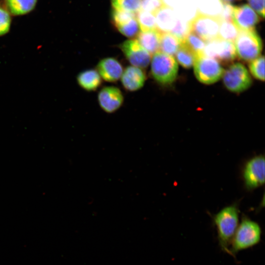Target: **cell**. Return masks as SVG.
Segmentation results:
<instances>
[{"instance_id": "6da1fadb", "label": "cell", "mask_w": 265, "mask_h": 265, "mask_svg": "<svg viewBox=\"0 0 265 265\" xmlns=\"http://www.w3.org/2000/svg\"><path fill=\"white\" fill-rule=\"evenodd\" d=\"M213 222L216 227L219 246L230 255L232 238L239 224V210L233 204L222 209L213 215Z\"/></svg>"}, {"instance_id": "7a4b0ae2", "label": "cell", "mask_w": 265, "mask_h": 265, "mask_svg": "<svg viewBox=\"0 0 265 265\" xmlns=\"http://www.w3.org/2000/svg\"><path fill=\"white\" fill-rule=\"evenodd\" d=\"M262 229L255 221L246 217L242 218L232 238L230 255L233 257L240 251L254 247L259 243Z\"/></svg>"}, {"instance_id": "3957f363", "label": "cell", "mask_w": 265, "mask_h": 265, "mask_svg": "<svg viewBox=\"0 0 265 265\" xmlns=\"http://www.w3.org/2000/svg\"><path fill=\"white\" fill-rule=\"evenodd\" d=\"M178 65L173 56L158 51L153 55L151 74L154 79L163 85L169 84L176 79Z\"/></svg>"}, {"instance_id": "277c9868", "label": "cell", "mask_w": 265, "mask_h": 265, "mask_svg": "<svg viewBox=\"0 0 265 265\" xmlns=\"http://www.w3.org/2000/svg\"><path fill=\"white\" fill-rule=\"evenodd\" d=\"M234 42L236 54L243 60L251 61L260 55L262 40L254 29L239 30Z\"/></svg>"}, {"instance_id": "5b68a950", "label": "cell", "mask_w": 265, "mask_h": 265, "mask_svg": "<svg viewBox=\"0 0 265 265\" xmlns=\"http://www.w3.org/2000/svg\"><path fill=\"white\" fill-rule=\"evenodd\" d=\"M193 66L196 78L205 84L216 82L223 76L225 71L217 60L203 54L198 56Z\"/></svg>"}, {"instance_id": "8992f818", "label": "cell", "mask_w": 265, "mask_h": 265, "mask_svg": "<svg viewBox=\"0 0 265 265\" xmlns=\"http://www.w3.org/2000/svg\"><path fill=\"white\" fill-rule=\"evenodd\" d=\"M223 82L226 88L233 92H241L252 83L250 76L244 65L240 63L232 64L224 71Z\"/></svg>"}, {"instance_id": "52a82bcc", "label": "cell", "mask_w": 265, "mask_h": 265, "mask_svg": "<svg viewBox=\"0 0 265 265\" xmlns=\"http://www.w3.org/2000/svg\"><path fill=\"white\" fill-rule=\"evenodd\" d=\"M219 18L197 14L190 23L192 32L205 41H209L218 37L220 24Z\"/></svg>"}, {"instance_id": "ba28073f", "label": "cell", "mask_w": 265, "mask_h": 265, "mask_svg": "<svg viewBox=\"0 0 265 265\" xmlns=\"http://www.w3.org/2000/svg\"><path fill=\"white\" fill-rule=\"evenodd\" d=\"M203 53L223 63L233 61L237 55L233 42L218 37L206 43Z\"/></svg>"}, {"instance_id": "9c48e42d", "label": "cell", "mask_w": 265, "mask_h": 265, "mask_svg": "<svg viewBox=\"0 0 265 265\" xmlns=\"http://www.w3.org/2000/svg\"><path fill=\"white\" fill-rule=\"evenodd\" d=\"M120 48L132 66L143 69L149 65L151 55L140 44L136 39L125 41L120 45Z\"/></svg>"}, {"instance_id": "30bf717a", "label": "cell", "mask_w": 265, "mask_h": 265, "mask_svg": "<svg viewBox=\"0 0 265 265\" xmlns=\"http://www.w3.org/2000/svg\"><path fill=\"white\" fill-rule=\"evenodd\" d=\"M243 178L246 187L249 189L255 188L264 184V156H256L247 161L243 170Z\"/></svg>"}, {"instance_id": "8fae6325", "label": "cell", "mask_w": 265, "mask_h": 265, "mask_svg": "<svg viewBox=\"0 0 265 265\" xmlns=\"http://www.w3.org/2000/svg\"><path fill=\"white\" fill-rule=\"evenodd\" d=\"M259 21V16L247 4L234 6L232 22L239 30L254 29Z\"/></svg>"}, {"instance_id": "7c38bea8", "label": "cell", "mask_w": 265, "mask_h": 265, "mask_svg": "<svg viewBox=\"0 0 265 265\" xmlns=\"http://www.w3.org/2000/svg\"><path fill=\"white\" fill-rule=\"evenodd\" d=\"M98 100L103 110L107 113H112L120 107L124 98L118 88L110 86L104 87L100 91Z\"/></svg>"}, {"instance_id": "4fadbf2b", "label": "cell", "mask_w": 265, "mask_h": 265, "mask_svg": "<svg viewBox=\"0 0 265 265\" xmlns=\"http://www.w3.org/2000/svg\"><path fill=\"white\" fill-rule=\"evenodd\" d=\"M96 68L101 77L108 82L117 81L123 73L121 64L113 57L101 59L97 64Z\"/></svg>"}, {"instance_id": "5bb4252c", "label": "cell", "mask_w": 265, "mask_h": 265, "mask_svg": "<svg viewBox=\"0 0 265 265\" xmlns=\"http://www.w3.org/2000/svg\"><path fill=\"white\" fill-rule=\"evenodd\" d=\"M121 77L123 87L130 91H134L140 89L144 85L146 79L143 70L133 66L127 67Z\"/></svg>"}, {"instance_id": "9a60e30c", "label": "cell", "mask_w": 265, "mask_h": 265, "mask_svg": "<svg viewBox=\"0 0 265 265\" xmlns=\"http://www.w3.org/2000/svg\"><path fill=\"white\" fill-rule=\"evenodd\" d=\"M157 29L161 32H170L175 26L178 19L174 10L164 6L155 14Z\"/></svg>"}, {"instance_id": "2e32d148", "label": "cell", "mask_w": 265, "mask_h": 265, "mask_svg": "<svg viewBox=\"0 0 265 265\" xmlns=\"http://www.w3.org/2000/svg\"><path fill=\"white\" fill-rule=\"evenodd\" d=\"M161 33L158 29L140 31L136 39L151 55H153L159 51Z\"/></svg>"}, {"instance_id": "e0dca14e", "label": "cell", "mask_w": 265, "mask_h": 265, "mask_svg": "<svg viewBox=\"0 0 265 265\" xmlns=\"http://www.w3.org/2000/svg\"><path fill=\"white\" fill-rule=\"evenodd\" d=\"M77 82L83 89L92 91L96 90L102 84V79L97 70L89 69L80 73Z\"/></svg>"}, {"instance_id": "ac0fdd59", "label": "cell", "mask_w": 265, "mask_h": 265, "mask_svg": "<svg viewBox=\"0 0 265 265\" xmlns=\"http://www.w3.org/2000/svg\"><path fill=\"white\" fill-rule=\"evenodd\" d=\"M38 0H4V5L11 15L20 16L31 12Z\"/></svg>"}, {"instance_id": "d6986e66", "label": "cell", "mask_w": 265, "mask_h": 265, "mask_svg": "<svg viewBox=\"0 0 265 265\" xmlns=\"http://www.w3.org/2000/svg\"><path fill=\"white\" fill-rule=\"evenodd\" d=\"M197 13L220 18L222 9L220 0H194Z\"/></svg>"}, {"instance_id": "ffe728a7", "label": "cell", "mask_w": 265, "mask_h": 265, "mask_svg": "<svg viewBox=\"0 0 265 265\" xmlns=\"http://www.w3.org/2000/svg\"><path fill=\"white\" fill-rule=\"evenodd\" d=\"M182 40L170 32H161L159 51L173 56L180 48Z\"/></svg>"}, {"instance_id": "44dd1931", "label": "cell", "mask_w": 265, "mask_h": 265, "mask_svg": "<svg viewBox=\"0 0 265 265\" xmlns=\"http://www.w3.org/2000/svg\"><path fill=\"white\" fill-rule=\"evenodd\" d=\"M198 55L183 41L175 53L176 60L183 67L189 68L193 66Z\"/></svg>"}, {"instance_id": "7402d4cb", "label": "cell", "mask_w": 265, "mask_h": 265, "mask_svg": "<svg viewBox=\"0 0 265 265\" xmlns=\"http://www.w3.org/2000/svg\"><path fill=\"white\" fill-rule=\"evenodd\" d=\"M136 18L141 31L157 29L154 14L140 10L136 13Z\"/></svg>"}, {"instance_id": "603a6c76", "label": "cell", "mask_w": 265, "mask_h": 265, "mask_svg": "<svg viewBox=\"0 0 265 265\" xmlns=\"http://www.w3.org/2000/svg\"><path fill=\"white\" fill-rule=\"evenodd\" d=\"M239 30L232 22L220 21L218 37L225 40L234 42Z\"/></svg>"}, {"instance_id": "cb8c5ba5", "label": "cell", "mask_w": 265, "mask_h": 265, "mask_svg": "<svg viewBox=\"0 0 265 265\" xmlns=\"http://www.w3.org/2000/svg\"><path fill=\"white\" fill-rule=\"evenodd\" d=\"M114 10L137 13L141 10V0H111Z\"/></svg>"}, {"instance_id": "d4e9b609", "label": "cell", "mask_w": 265, "mask_h": 265, "mask_svg": "<svg viewBox=\"0 0 265 265\" xmlns=\"http://www.w3.org/2000/svg\"><path fill=\"white\" fill-rule=\"evenodd\" d=\"M183 41L198 55L203 54L206 43L195 33L190 32Z\"/></svg>"}, {"instance_id": "484cf974", "label": "cell", "mask_w": 265, "mask_h": 265, "mask_svg": "<svg viewBox=\"0 0 265 265\" xmlns=\"http://www.w3.org/2000/svg\"><path fill=\"white\" fill-rule=\"evenodd\" d=\"M134 18L136 14L114 9L111 14L112 23L116 28L128 23Z\"/></svg>"}, {"instance_id": "4316f807", "label": "cell", "mask_w": 265, "mask_h": 265, "mask_svg": "<svg viewBox=\"0 0 265 265\" xmlns=\"http://www.w3.org/2000/svg\"><path fill=\"white\" fill-rule=\"evenodd\" d=\"M265 58L261 56L251 61L249 69L253 76L256 79L265 80Z\"/></svg>"}, {"instance_id": "83f0119b", "label": "cell", "mask_w": 265, "mask_h": 265, "mask_svg": "<svg viewBox=\"0 0 265 265\" xmlns=\"http://www.w3.org/2000/svg\"><path fill=\"white\" fill-rule=\"evenodd\" d=\"M11 24V14L5 6L0 2V37L9 32Z\"/></svg>"}, {"instance_id": "f1b7e54d", "label": "cell", "mask_w": 265, "mask_h": 265, "mask_svg": "<svg viewBox=\"0 0 265 265\" xmlns=\"http://www.w3.org/2000/svg\"><path fill=\"white\" fill-rule=\"evenodd\" d=\"M190 32V23L178 18L175 26L170 33L175 35L183 41Z\"/></svg>"}, {"instance_id": "f546056e", "label": "cell", "mask_w": 265, "mask_h": 265, "mask_svg": "<svg viewBox=\"0 0 265 265\" xmlns=\"http://www.w3.org/2000/svg\"><path fill=\"white\" fill-rule=\"evenodd\" d=\"M164 6L162 0H141V10L155 15Z\"/></svg>"}, {"instance_id": "4dcf8cb0", "label": "cell", "mask_w": 265, "mask_h": 265, "mask_svg": "<svg viewBox=\"0 0 265 265\" xmlns=\"http://www.w3.org/2000/svg\"><path fill=\"white\" fill-rule=\"evenodd\" d=\"M222 3V9L220 16V20L232 22L234 6L231 4L224 2Z\"/></svg>"}, {"instance_id": "1f68e13d", "label": "cell", "mask_w": 265, "mask_h": 265, "mask_svg": "<svg viewBox=\"0 0 265 265\" xmlns=\"http://www.w3.org/2000/svg\"><path fill=\"white\" fill-rule=\"evenodd\" d=\"M250 6L262 17H265V0H248Z\"/></svg>"}, {"instance_id": "d6a6232c", "label": "cell", "mask_w": 265, "mask_h": 265, "mask_svg": "<svg viewBox=\"0 0 265 265\" xmlns=\"http://www.w3.org/2000/svg\"><path fill=\"white\" fill-rule=\"evenodd\" d=\"M222 2L231 4L239 0H220Z\"/></svg>"}]
</instances>
